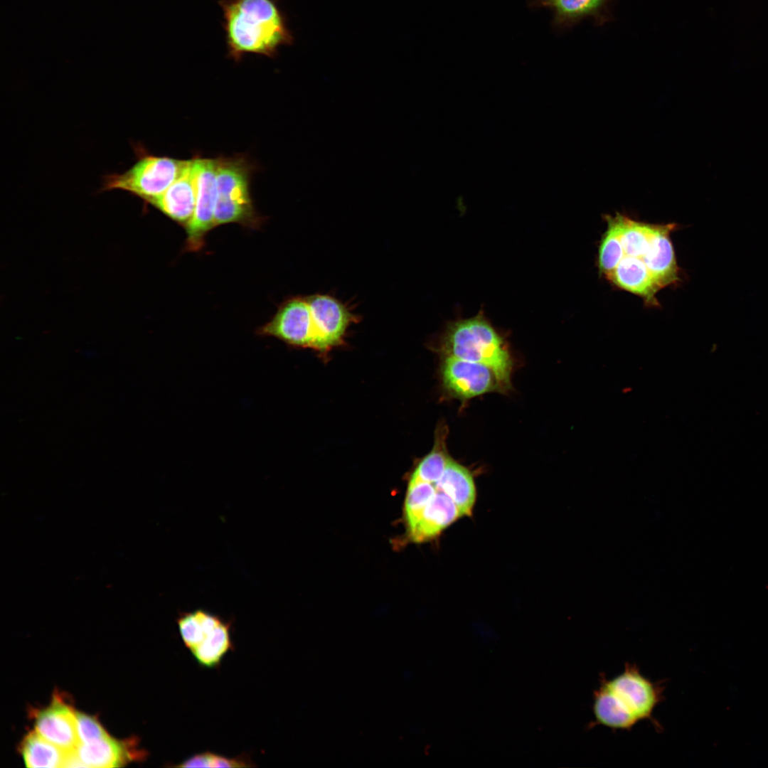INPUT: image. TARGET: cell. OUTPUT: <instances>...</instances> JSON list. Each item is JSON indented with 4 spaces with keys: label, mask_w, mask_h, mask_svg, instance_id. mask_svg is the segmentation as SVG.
Returning a JSON list of instances; mask_svg holds the SVG:
<instances>
[{
    "label": "cell",
    "mask_w": 768,
    "mask_h": 768,
    "mask_svg": "<svg viewBox=\"0 0 768 768\" xmlns=\"http://www.w3.org/2000/svg\"><path fill=\"white\" fill-rule=\"evenodd\" d=\"M607 224L599 247V273L605 277L621 257L644 262L661 289L681 279L671 233L676 223L652 224L617 213L604 217Z\"/></svg>",
    "instance_id": "cell-1"
},
{
    "label": "cell",
    "mask_w": 768,
    "mask_h": 768,
    "mask_svg": "<svg viewBox=\"0 0 768 768\" xmlns=\"http://www.w3.org/2000/svg\"><path fill=\"white\" fill-rule=\"evenodd\" d=\"M279 0H219L227 56L240 62L247 54L274 58L294 38Z\"/></svg>",
    "instance_id": "cell-2"
},
{
    "label": "cell",
    "mask_w": 768,
    "mask_h": 768,
    "mask_svg": "<svg viewBox=\"0 0 768 768\" xmlns=\"http://www.w3.org/2000/svg\"><path fill=\"white\" fill-rule=\"evenodd\" d=\"M663 690L660 683L643 676L636 664L626 663L623 671L615 677L601 678L593 693V723L613 730H630L639 722L646 720L661 729L653 713L664 698Z\"/></svg>",
    "instance_id": "cell-3"
},
{
    "label": "cell",
    "mask_w": 768,
    "mask_h": 768,
    "mask_svg": "<svg viewBox=\"0 0 768 768\" xmlns=\"http://www.w3.org/2000/svg\"><path fill=\"white\" fill-rule=\"evenodd\" d=\"M444 348L447 356L487 366L501 391L511 388V355L501 336L481 314L450 324L444 338Z\"/></svg>",
    "instance_id": "cell-4"
},
{
    "label": "cell",
    "mask_w": 768,
    "mask_h": 768,
    "mask_svg": "<svg viewBox=\"0 0 768 768\" xmlns=\"http://www.w3.org/2000/svg\"><path fill=\"white\" fill-rule=\"evenodd\" d=\"M217 160L215 227L230 223L255 228L260 223L250 196L255 166L242 155Z\"/></svg>",
    "instance_id": "cell-5"
},
{
    "label": "cell",
    "mask_w": 768,
    "mask_h": 768,
    "mask_svg": "<svg viewBox=\"0 0 768 768\" xmlns=\"http://www.w3.org/2000/svg\"><path fill=\"white\" fill-rule=\"evenodd\" d=\"M135 163L122 173L103 178L102 191L122 190L150 203L161 196L179 176L187 160L151 154L135 145Z\"/></svg>",
    "instance_id": "cell-6"
},
{
    "label": "cell",
    "mask_w": 768,
    "mask_h": 768,
    "mask_svg": "<svg viewBox=\"0 0 768 768\" xmlns=\"http://www.w3.org/2000/svg\"><path fill=\"white\" fill-rule=\"evenodd\" d=\"M309 304L308 326L314 338L313 348L326 352L341 345L351 324L360 316L337 298L326 294L306 296Z\"/></svg>",
    "instance_id": "cell-7"
},
{
    "label": "cell",
    "mask_w": 768,
    "mask_h": 768,
    "mask_svg": "<svg viewBox=\"0 0 768 768\" xmlns=\"http://www.w3.org/2000/svg\"><path fill=\"white\" fill-rule=\"evenodd\" d=\"M196 165V203L192 219L186 226V247L196 251L204 244L207 233L215 227L216 203V159L194 157Z\"/></svg>",
    "instance_id": "cell-8"
},
{
    "label": "cell",
    "mask_w": 768,
    "mask_h": 768,
    "mask_svg": "<svg viewBox=\"0 0 768 768\" xmlns=\"http://www.w3.org/2000/svg\"><path fill=\"white\" fill-rule=\"evenodd\" d=\"M441 372L444 388L460 399L501 391L491 369L479 363L446 356Z\"/></svg>",
    "instance_id": "cell-9"
},
{
    "label": "cell",
    "mask_w": 768,
    "mask_h": 768,
    "mask_svg": "<svg viewBox=\"0 0 768 768\" xmlns=\"http://www.w3.org/2000/svg\"><path fill=\"white\" fill-rule=\"evenodd\" d=\"M308 310L306 296L292 297L279 306L273 318L257 333L277 338L292 346L313 348V336L307 322Z\"/></svg>",
    "instance_id": "cell-10"
},
{
    "label": "cell",
    "mask_w": 768,
    "mask_h": 768,
    "mask_svg": "<svg viewBox=\"0 0 768 768\" xmlns=\"http://www.w3.org/2000/svg\"><path fill=\"white\" fill-rule=\"evenodd\" d=\"M35 731L60 748L70 752L80 744L76 712L58 695L35 718Z\"/></svg>",
    "instance_id": "cell-11"
},
{
    "label": "cell",
    "mask_w": 768,
    "mask_h": 768,
    "mask_svg": "<svg viewBox=\"0 0 768 768\" xmlns=\"http://www.w3.org/2000/svg\"><path fill=\"white\" fill-rule=\"evenodd\" d=\"M194 158L187 160L179 176L159 198L149 204L174 221L186 226L194 214L196 203Z\"/></svg>",
    "instance_id": "cell-12"
},
{
    "label": "cell",
    "mask_w": 768,
    "mask_h": 768,
    "mask_svg": "<svg viewBox=\"0 0 768 768\" xmlns=\"http://www.w3.org/2000/svg\"><path fill=\"white\" fill-rule=\"evenodd\" d=\"M76 752L86 767H119L132 756L124 743L108 735L90 743H80Z\"/></svg>",
    "instance_id": "cell-13"
},
{
    "label": "cell",
    "mask_w": 768,
    "mask_h": 768,
    "mask_svg": "<svg viewBox=\"0 0 768 768\" xmlns=\"http://www.w3.org/2000/svg\"><path fill=\"white\" fill-rule=\"evenodd\" d=\"M21 752L28 767H64L70 752L65 751L43 738L35 730L23 740Z\"/></svg>",
    "instance_id": "cell-14"
},
{
    "label": "cell",
    "mask_w": 768,
    "mask_h": 768,
    "mask_svg": "<svg viewBox=\"0 0 768 768\" xmlns=\"http://www.w3.org/2000/svg\"><path fill=\"white\" fill-rule=\"evenodd\" d=\"M230 623L222 621L205 636L203 641L191 652L198 663L212 668L218 666L223 657L233 649Z\"/></svg>",
    "instance_id": "cell-15"
},
{
    "label": "cell",
    "mask_w": 768,
    "mask_h": 768,
    "mask_svg": "<svg viewBox=\"0 0 768 768\" xmlns=\"http://www.w3.org/2000/svg\"><path fill=\"white\" fill-rule=\"evenodd\" d=\"M222 619L216 614L198 609L181 614L176 622L184 645L191 651L203 641L207 634Z\"/></svg>",
    "instance_id": "cell-16"
},
{
    "label": "cell",
    "mask_w": 768,
    "mask_h": 768,
    "mask_svg": "<svg viewBox=\"0 0 768 768\" xmlns=\"http://www.w3.org/2000/svg\"><path fill=\"white\" fill-rule=\"evenodd\" d=\"M444 439V436L438 435L432 450L420 462L412 476L429 482L436 481L442 476L450 458Z\"/></svg>",
    "instance_id": "cell-17"
},
{
    "label": "cell",
    "mask_w": 768,
    "mask_h": 768,
    "mask_svg": "<svg viewBox=\"0 0 768 768\" xmlns=\"http://www.w3.org/2000/svg\"><path fill=\"white\" fill-rule=\"evenodd\" d=\"M254 766L244 757L230 758L210 752L194 754L176 765L178 767H250Z\"/></svg>",
    "instance_id": "cell-18"
},
{
    "label": "cell",
    "mask_w": 768,
    "mask_h": 768,
    "mask_svg": "<svg viewBox=\"0 0 768 768\" xmlns=\"http://www.w3.org/2000/svg\"><path fill=\"white\" fill-rule=\"evenodd\" d=\"M76 724L80 743H90L107 735L97 720L86 714L76 712Z\"/></svg>",
    "instance_id": "cell-19"
},
{
    "label": "cell",
    "mask_w": 768,
    "mask_h": 768,
    "mask_svg": "<svg viewBox=\"0 0 768 768\" xmlns=\"http://www.w3.org/2000/svg\"><path fill=\"white\" fill-rule=\"evenodd\" d=\"M560 14L567 17L578 16L596 10L602 0H553Z\"/></svg>",
    "instance_id": "cell-20"
},
{
    "label": "cell",
    "mask_w": 768,
    "mask_h": 768,
    "mask_svg": "<svg viewBox=\"0 0 768 768\" xmlns=\"http://www.w3.org/2000/svg\"><path fill=\"white\" fill-rule=\"evenodd\" d=\"M553 1V0H552Z\"/></svg>",
    "instance_id": "cell-21"
}]
</instances>
